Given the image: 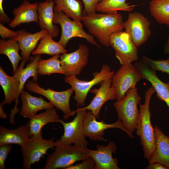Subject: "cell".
Listing matches in <instances>:
<instances>
[{
  "label": "cell",
  "mask_w": 169,
  "mask_h": 169,
  "mask_svg": "<svg viewBox=\"0 0 169 169\" xmlns=\"http://www.w3.org/2000/svg\"><path fill=\"white\" fill-rule=\"evenodd\" d=\"M82 22L90 33L96 37L101 44L110 45V36L122 31L124 29L123 17L119 13L113 14L97 13L84 16Z\"/></svg>",
  "instance_id": "1"
},
{
  "label": "cell",
  "mask_w": 169,
  "mask_h": 169,
  "mask_svg": "<svg viewBox=\"0 0 169 169\" xmlns=\"http://www.w3.org/2000/svg\"><path fill=\"white\" fill-rule=\"evenodd\" d=\"M156 93L151 86L145 92L143 104H140V110L136 126V134L140 138L144 157L149 160L155 148L156 136L151 121L150 104L152 95Z\"/></svg>",
  "instance_id": "2"
},
{
  "label": "cell",
  "mask_w": 169,
  "mask_h": 169,
  "mask_svg": "<svg viewBox=\"0 0 169 169\" xmlns=\"http://www.w3.org/2000/svg\"><path fill=\"white\" fill-rule=\"evenodd\" d=\"M141 100L137 88L135 87L129 90L123 98L113 104L118 119L121 120L125 128L132 136L136 130L139 114L137 105Z\"/></svg>",
  "instance_id": "3"
},
{
  "label": "cell",
  "mask_w": 169,
  "mask_h": 169,
  "mask_svg": "<svg viewBox=\"0 0 169 169\" xmlns=\"http://www.w3.org/2000/svg\"><path fill=\"white\" fill-rule=\"evenodd\" d=\"M56 149L46 158L44 169H64L89 157L87 147L56 144Z\"/></svg>",
  "instance_id": "4"
},
{
  "label": "cell",
  "mask_w": 169,
  "mask_h": 169,
  "mask_svg": "<svg viewBox=\"0 0 169 169\" xmlns=\"http://www.w3.org/2000/svg\"><path fill=\"white\" fill-rule=\"evenodd\" d=\"M53 23L59 24L61 28V34L58 42L65 48L68 42L75 37L85 39L90 44L100 49V45L94 39V36L87 33L83 28L81 22L71 20L61 12L54 11Z\"/></svg>",
  "instance_id": "5"
},
{
  "label": "cell",
  "mask_w": 169,
  "mask_h": 169,
  "mask_svg": "<svg viewBox=\"0 0 169 169\" xmlns=\"http://www.w3.org/2000/svg\"><path fill=\"white\" fill-rule=\"evenodd\" d=\"M87 110L82 108L75 110L76 115L73 120L65 122L60 119L59 122L63 125L64 132L56 144L62 145H70L74 144L77 146L87 147L88 142L86 140L83 131V121L84 115Z\"/></svg>",
  "instance_id": "6"
},
{
  "label": "cell",
  "mask_w": 169,
  "mask_h": 169,
  "mask_svg": "<svg viewBox=\"0 0 169 169\" xmlns=\"http://www.w3.org/2000/svg\"><path fill=\"white\" fill-rule=\"evenodd\" d=\"M25 85L28 90L47 98L57 109L63 113L65 120L75 114V110H71L69 104L70 97L74 91L72 87L65 91H56L49 88L45 89L41 88L37 82L31 80L28 81Z\"/></svg>",
  "instance_id": "7"
},
{
  "label": "cell",
  "mask_w": 169,
  "mask_h": 169,
  "mask_svg": "<svg viewBox=\"0 0 169 169\" xmlns=\"http://www.w3.org/2000/svg\"><path fill=\"white\" fill-rule=\"evenodd\" d=\"M114 72L107 64L102 65L100 72L96 73L94 78L89 81L78 79L75 75L65 77L64 81L73 89L75 95L74 98L77 102V106H83L88 92L95 85L100 84L103 80L112 77Z\"/></svg>",
  "instance_id": "8"
},
{
  "label": "cell",
  "mask_w": 169,
  "mask_h": 169,
  "mask_svg": "<svg viewBox=\"0 0 169 169\" xmlns=\"http://www.w3.org/2000/svg\"><path fill=\"white\" fill-rule=\"evenodd\" d=\"M142 79L139 70L131 63L121 65L112 77L111 86L116 90V99L123 98L130 89Z\"/></svg>",
  "instance_id": "9"
},
{
  "label": "cell",
  "mask_w": 169,
  "mask_h": 169,
  "mask_svg": "<svg viewBox=\"0 0 169 169\" xmlns=\"http://www.w3.org/2000/svg\"><path fill=\"white\" fill-rule=\"evenodd\" d=\"M54 140V137L49 140L43 139L42 136L30 137L25 145L21 148L23 168L31 169V165L39 161L49 149L55 147Z\"/></svg>",
  "instance_id": "10"
},
{
  "label": "cell",
  "mask_w": 169,
  "mask_h": 169,
  "mask_svg": "<svg viewBox=\"0 0 169 169\" xmlns=\"http://www.w3.org/2000/svg\"><path fill=\"white\" fill-rule=\"evenodd\" d=\"M110 45L121 65L131 63L139 59L137 47L125 31L112 34L110 38Z\"/></svg>",
  "instance_id": "11"
},
{
  "label": "cell",
  "mask_w": 169,
  "mask_h": 169,
  "mask_svg": "<svg viewBox=\"0 0 169 169\" xmlns=\"http://www.w3.org/2000/svg\"><path fill=\"white\" fill-rule=\"evenodd\" d=\"M150 23L147 18L137 12L129 13L123 26L125 32L137 47L145 43L151 34Z\"/></svg>",
  "instance_id": "12"
},
{
  "label": "cell",
  "mask_w": 169,
  "mask_h": 169,
  "mask_svg": "<svg viewBox=\"0 0 169 169\" xmlns=\"http://www.w3.org/2000/svg\"><path fill=\"white\" fill-rule=\"evenodd\" d=\"M96 119L90 111H86L83 121L84 133L85 137H88L90 139L94 141H104L105 139L103 136L105 134V131L112 128L122 130L131 138L134 137L128 133L125 128L121 120L119 119L114 123L107 124L103 120L98 121Z\"/></svg>",
  "instance_id": "13"
},
{
  "label": "cell",
  "mask_w": 169,
  "mask_h": 169,
  "mask_svg": "<svg viewBox=\"0 0 169 169\" xmlns=\"http://www.w3.org/2000/svg\"><path fill=\"white\" fill-rule=\"evenodd\" d=\"M89 52L87 46L80 44L75 51L60 55L61 65L65 71V77L80 74L87 64Z\"/></svg>",
  "instance_id": "14"
},
{
  "label": "cell",
  "mask_w": 169,
  "mask_h": 169,
  "mask_svg": "<svg viewBox=\"0 0 169 169\" xmlns=\"http://www.w3.org/2000/svg\"><path fill=\"white\" fill-rule=\"evenodd\" d=\"M27 61L23 60L19 67L12 76L8 75L0 67V84L3 90L5 104H10L14 101L15 105L13 110L19 111L17 107L20 88V79L21 71Z\"/></svg>",
  "instance_id": "15"
},
{
  "label": "cell",
  "mask_w": 169,
  "mask_h": 169,
  "mask_svg": "<svg viewBox=\"0 0 169 169\" xmlns=\"http://www.w3.org/2000/svg\"><path fill=\"white\" fill-rule=\"evenodd\" d=\"M111 81L112 77L106 79L100 83L99 89H91L89 91L95 94V96L88 105L82 108L90 111L98 119L103 105L108 100L116 99V90L111 86Z\"/></svg>",
  "instance_id": "16"
},
{
  "label": "cell",
  "mask_w": 169,
  "mask_h": 169,
  "mask_svg": "<svg viewBox=\"0 0 169 169\" xmlns=\"http://www.w3.org/2000/svg\"><path fill=\"white\" fill-rule=\"evenodd\" d=\"M97 149L92 150L87 148L89 156L92 157L96 163L95 169H119L118 160L112 156L116 152L117 147L115 143L110 141L104 146L98 145Z\"/></svg>",
  "instance_id": "17"
},
{
  "label": "cell",
  "mask_w": 169,
  "mask_h": 169,
  "mask_svg": "<svg viewBox=\"0 0 169 169\" xmlns=\"http://www.w3.org/2000/svg\"><path fill=\"white\" fill-rule=\"evenodd\" d=\"M134 65L140 72L142 79H146L151 84L156 93L157 97L166 103L169 111V87L167 84L158 77L156 71L151 69L141 60Z\"/></svg>",
  "instance_id": "18"
},
{
  "label": "cell",
  "mask_w": 169,
  "mask_h": 169,
  "mask_svg": "<svg viewBox=\"0 0 169 169\" xmlns=\"http://www.w3.org/2000/svg\"><path fill=\"white\" fill-rule=\"evenodd\" d=\"M22 105L20 114L24 118H31L38 111L54 108L50 102L46 101L42 97L32 95L28 92L22 90L20 93Z\"/></svg>",
  "instance_id": "19"
},
{
  "label": "cell",
  "mask_w": 169,
  "mask_h": 169,
  "mask_svg": "<svg viewBox=\"0 0 169 169\" xmlns=\"http://www.w3.org/2000/svg\"><path fill=\"white\" fill-rule=\"evenodd\" d=\"M17 32V35L15 38L19 43L21 57L27 61L30 60V54L35 50L38 41L48 31L43 29L32 33L22 29Z\"/></svg>",
  "instance_id": "20"
},
{
  "label": "cell",
  "mask_w": 169,
  "mask_h": 169,
  "mask_svg": "<svg viewBox=\"0 0 169 169\" xmlns=\"http://www.w3.org/2000/svg\"><path fill=\"white\" fill-rule=\"evenodd\" d=\"M38 23L40 28L42 29H46L52 38L57 37L59 30L53 23L54 2L46 0L44 2L38 3Z\"/></svg>",
  "instance_id": "21"
},
{
  "label": "cell",
  "mask_w": 169,
  "mask_h": 169,
  "mask_svg": "<svg viewBox=\"0 0 169 169\" xmlns=\"http://www.w3.org/2000/svg\"><path fill=\"white\" fill-rule=\"evenodd\" d=\"M38 3H31L27 0H24L18 8L13 11L14 18L9 24L11 28H15L21 24L31 22L38 23L37 9Z\"/></svg>",
  "instance_id": "22"
},
{
  "label": "cell",
  "mask_w": 169,
  "mask_h": 169,
  "mask_svg": "<svg viewBox=\"0 0 169 169\" xmlns=\"http://www.w3.org/2000/svg\"><path fill=\"white\" fill-rule=\"evenodd\" d=\"M28 121L17 128L8 129L3 126H0V145L15 144L24 146L29 138Z\"/></svg>",
  "instance_id": "23"
},
{
  "label": "cell",
  "mask_w": 169,
  "mask_h": 169,
  "mask_svg": "<svg viewBox=\"0 0 169 169\" xmlns=\"http://www.w3.org/2000/svg\"><path fill=\"white\" fill-rule=\"evenodd\" d=\"M154 130L156 136L155 149L148 160L149 164L159 162L169 169V137L157 125Z\"/></svg>",
  "instance_id": "24"
},
{
  "label": "cell",
  "mask_w": 169,
  "mask_h": 169,
  "mask_svg": "<svg viewBox=\"0 0 169 169\" xmlns=\"http://www.w3.org/2000/svg\"><path fill=\"white\" fill-rule=\"evenodd\" d=\"M60 119L54 107L46 110L45 111L36 114L29 119L28 121L30 137L42 136V130L44 125L50 123L59 122Z\"/></svg>",
  "instance_id": "25"
},
{
  "label": "cell",
  "mask_w": 169,
  "mask_h": 169,
  "mask_svg": "<svg viewBox=\"0 0 169 169\" xmlns=\"http://www.w3.org/2000/svg\"><path fill=\"white\" fill-rule=\"evenodd\" d=\"M53 1L55 5L54 11L61 12L68 17L78 22H81L84 16L83 6L79 0H49Z\"/></svg>",
  "instance_id": "26"
},
{
  "label": "cell",
  "mask_w": 169,
  "mask_h": 169,
  "mask_svg": "<svg viewBox=\"0 0 169 169\" xmlns=\"http://www.w3.org/2000/svg\"><path fill=\"white\" fill-rule=\"evenodd\" d=\"M67 52V50L61 44L53 40L48 32L41 38L36 48L32 54L33 55L44 54L54 56Z\"/></svg>",
  "instance_id": "27"
},
{
  "label": "cell",
  "mask_w": 169,
  "mask_h": 169,
  "mask_svg": "<svg viewBox=\"0 0 169 169\" xmlns=\"http://www.w3.org/2000/svg\"><path fill=\"white\" fill-rule=\"evenodd\" d=\"M19 45L14 38L0 40V54L7 56L10 60L13 68V74L17 69L19 62L23 58L19 54Z\"/></svg>",
  "instance_id": "28"
},
{
  "label": "cell",
  "mask_w": 169,
  "mask_h": 169,
  "mask_svg": "<svg viewBox=\"0 0 169 169\" xmlns=\"http://www.w3.org/2000/svg\"><path fill=\"white\" fill-rule=\"evenodd\" d=\"M126 0H101L96 6L95 10L102 13L113 14L117 11H132L136 6L127 3Z\"/></svg>",
  "instance_id": "29"
},
{
  "label": "cell",
  "mask_w": 169,
  "mask_h": 169,
  "mask_svg": "<svg viewBox=\"0 0 169 169\" xmlns=\"http://www.w3.org/2000/svg\"><path fill=\"white\" fill-rule=\"evenodd\" d=\"M149 9L158 23L169 26V0H151Z\"/></svg>",
  "instance_id": "30"
},
{
  "label": "cell",
  "mask_w": 169,
  "mask_h": 169,
  "mask_svg": "<svg viewBox=\"0 0 169 169\" xmlns=\"http://www.w3.org/2000/svg\"><path fill=\"white\" fill-rule=\"evenodd\" d=\"M60 56L59 54H56L48 59H40L37 63L38 74L49 76L52 74L59 73L64 75L65 71L59 59Z\"/></svg>",
  "instance_id": "31"
},
{
  "label": "cell",
  "mask_w": 169,
  "mask_h": 169,
  "mask_svg": "<svg viewBox=\"0 0 169 169\" xmlns=\"http://www.w3.org/2000/svg\"><path fill=\"white\" fill-rule=\"evenodd\" d=\"M40 54L36 55L30 58V62L27 66L23 68L21 71L20 79V88L19 93L24 88V85L27 80L30 77L33 78V81L37 82L38 77L37 73V63L41 59Z\"/></svg>",
  "instance_id": "32"
},
{
  "label": "cell",
  "mask_w": 169,
  "mask_h": 169,
  "mask_svg": "<svg viewBox=\"0 0 169 169\" xmlns=\"http://www.w3.org/2000/svg\"><path fill=\"white\" fill-rule=\"evenodd\" d=\"M141 60L152 69L166 73L169 75V62L166 59L155 60L142 56Z\"/></svg>",
  "instance_id": "33"
},
{
  "label": "cell",
  "mask_w": 169,
  "mask_h": 169,
  "mask_svg": "<svg viewBox=\"0 0 169 169\" xmlns=\"http://www.w3.org/2000/svg\"><path fill=\"white\" fill-rule=\"evenodd\" d=\"M96 163L94 160L91 157L82 160L80 163L69 166L65 169H95Z\"/></svg>",
  "instance_id": "34"
},
{
  "label": "cell",
  "mask_w": 169,
  "mask_h": 169,
  "mask_svg": "<svg viewBox=\"0 0 169 169\" xmlns=\"http://www.w3.org/2000/svg\"><path fill=\"white\" fill-rule=\"evenodd\" d=\"M12 145L4 144L0 145V169H5V162L7 156L11 150Z\"/></svg>",
  "instance_id": "35"
},
{
  "label": "cell",
  "mask_w": 169,
  "mask_h": 169,
  "mask_svg": "<svg viewBox=\"0 0 169 169\" xmlns=\"http://www.w3.org/2000/svg\"><path fill=\"white\" fill-rule=\"evenodd\" d=\"M101 0H82L84 6V16L90 15L96 13V6Z\"/></svg>",
  "instance_id": "36"
},
{
  "label": "cell",
  "mask_w": 169,
  "mask_h": 169,
  "mask_svg": "<svg viewBox=\"0 0 169 169\" xmlns=\"http://www.w3.org/2000/svg\"><path fill=\"white\" fill-rule=\"evenodd\" d=\"M0 35L2 39H10L15 38L17 33V31L11 30L6 28L3 24L0 23Z\"/></svg>",
  "instance_id": "37"
},
{
  "label": "cell",
  "mask_w": 169,
  "mask_h": 169,
  "mask_svg": "<svg viewBox=\"0 0 169 169\" xmlns=\"http://www.w3.org/2000/svg\"><path fill=\"white\" fill-rule=\"evenodd\" d=\"M3 0H0V22L3 23H8L11 21L10 18L5 13L3 7Z\"/></svg>",
  "instance_id": "38"
},
{
  "label": "cell",
  "mask_w": 169,
  "mask_h": 169,
  "mask_svg": "<svg viewBox=\"0 0 169 169\" xmlns=\"http://www.w3.org/2000/svg\"><path fill=\"white\" fill-rule=\"evenodd\" d=\"M146 169H168L162 164L159 162H155L149 165L146 168Z\"/></svg>",
  "instance_id": "39"
},
{
  "label": "cell",
  "mask_w": 169,
  "mask_h": 169,
  "mask_svg": "<svg viewBox=\"0 0 169 169\" xmlns=\"http://www.w3.org/2000/svg\"><path fill=\"white\" fill-rule=\"evenodd\" d=\"M4 104L3 101L0 104V118L2 119L7 118V114L4 111L3 107Z\"/></svg>",
  "instance_id": "40"
},
{
  "label": "cell",
  "mask_w": 169,
  "mask_h": 169,
  "mask_svg": "<svg viewBox=\"0 0 169 169\" xmlns=\"http://www.w3.org/2000/svg\"><path fill=\"white\" fill-rule=\"evenodd\" d=\"M164 51L165 53L169 54V36L167 42L164 47Z\"/></svg>",
  "instance_id": "41"
},
{
  "label": "cell",
  "mask_w": 169,
  "mask_h": 169,
  "mask_svg": "<svg viewBox=\"0 0 169 169\" xmlns=\"http://www.w3.org/2000/svg\"><path fill=\"white\" fill-rule=\"evenodd\" d=\"M167 85H168V86H169V82L168 83H167Z\"/></svg>",
  "instance_id": "42"
},
{
  "label": "cell",
  "mask_w": 169,
  "mask_h": 169,
  "mask_svg": "<svg viewBox=\"0 0 169 169\" xmlns=\"http://www.w3.org/2000/svg\"><path fill=\"white\" fill-rule=\"evenodd\" d=\"M166 59L167 60V61H168V62H169V58L168 59Z\"/></svg>",
  "instance_id": "43"
}]
</instances>
